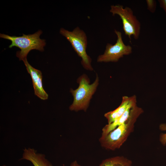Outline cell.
Here are the masks:
<instances>
[{
	"mask_svg": "<svg viewBox=\"0 0 166 166\" xmlns=\"http://www.w3.org/2000/svg\"><path fill=\"white\" fill-rule=\"evenodd\" d=\"M143 112L142 108L134 106L130 116L124 123L104 136H101L99 141L101 146L109 150L119 149L133 132L137 119Z\"/></svg>",
	"mask_w": 166,
	"mask_h": 166,
	"instance_id": "1",
	"label": "cell"
},
{
	"mask_svg": "<svg viewBox=\"0 0 166 166\" xmlns=\"http://www.w3.org/2000/svg\"><path fill=\"white\" fill-rule=\"evenodd\" d=\"M79 86L75 89H71L70 92L73 97L72 104L69 107L71 111L86 112L93 96L95 92L99 83L98 75L94 82L90 84L89 79L85 74L80 76L77 80Z\"/></svg>",
	"mask_w": 166,
	"mask_h": 166,
	"instance_id": "2",
	"label": "cell"
},
{
	"mask_svg": "<svg viewBox=\"0 0 166 166\" xmlns=\"http://www.w3.org/2000/svg\"><path fill=\"white\" fill-rule=\"evenodd\" d=\"M42 31L39 30L32 34L25 35L23 34L22 36H10L4 34H0L1 38L9 40L11 42L9 48L16 46L21 50L17 52L16 56L20 60L23 61L26 58L27 54L33 49H37L42 52L46 43L44 39H41L40 36Z\"/></svg>",
	"mask_w": 166,
	"mask_h": 166,
	"instance_id": "3",
	"label": "cell"
},
{
	"mask_svg": "<svg viewBox=\"0 0 166 166\" xmlns=\"http://www.w3.org/2000/svg\"><path fill=\"white\" fill-rule=\"evenodd\" d=\"M60 33L69 42L74 50L81 58V64L83 68L88 70L93 71L91 58L86 52L88 42L85 32L77 26L72 31L61 28Z\"/></svg>",
	"mask_w": 166,
	"mask_h": 166,
	"instance_id": "4",
	"label": "cell"
},
{
	"mask_svg": "<svg viewBox=\"0 0 166 166\" xmlns=\"http://www.w3.org/2000/svg\"><path fill=\"white\" fill-rule=\"evenodd\" d=\"M110 12L113 16L117 14L120 17L124 34L128 36L131 43L132 36L135 39L139 38L141 29L140 23L134 15L131 8L127 6L124 7L120 5H113L110 6Z\"/></svg>",
	"mask_w": 166,
	"mask_h": 166,
	"instance_id": "5",
	"label": "cell"
},
{
	"mask_svg": "<svg viewBox=\"0 0 166 166\" xmlns=\"http://www.w3.org/2000/svg\"><path fill=\"white\" fill-rule=\"evenodd\" d=\"M117 39L114 45L107 43L103 54L99 55L97 61L102 62H117L124 55H128L132 52V48L129 45H126L122 39L121 33L115 30Z\"/></svg>",
	"mask_w": 166,
	"mask_h": 166,
	"instance_id": "6",
	"label": "cell"
},
{
	"mask_svg": "<svg viewBox=\"0 0 166 166\" xmlns=\"http://www.w3.org/2000/svg\"><path fill=\"white\" fill-rule=\"evenodd\" d=\"M23 61L28 72L30 74L32 78L35 95L42 100H47L48 98V95L43 89L41 72L30 65L27 58Z\"/></svg>",
	"mask_w": 166,
	"mask_h": 166,
	"instance_id": "7",
	"label": "cell"
},
{
	"mask_svg": "<svg viewBox=\"0 0 166 166\" xmlns=\"http://www.w3.org/2000/svg\"><path fill=\"white\" fill-rule=\"evenodd\" d=\"M136 104V97L123 96L120 105L115 110L108 112L104 114L107 120L108 124L112 123L120 117L129 108Z\"/></svg>",
	"mask_w": 166,
	"mask_h": 166,
	"instance_id": "8",
	"label": "cell"
},
{
	"mask_svg": "<svg viewBox=\"0 0 166 166\" xmlns=\"http://www.w3.org/2000/svg\"><path fill=\"white\" fill-rule=\"evenodd\" d=\"M21 160L29 161L34 166H53L44 154L37 153L33 148H25Z\"/></svg>",
	"mask_w": 166,
	"mask_h": 166,
	"instance_id": "9",
	"label": "cell"
},
{
	"mask_svg": "<svg viewBox=\"0 0 166 166\" xmlns=\"http://www.w3.org/2000/svg\"><path fill=\"white\" fill-rule=\"evenodd\" d=\"M99 166H132V163L126 157L117 156L104 160Z\"/></svg>",
	"mask_w": 166,
	"mask_h": 166,
	"instance_id": "10",
	"label": "cell"
},
{
	"mask_svg": "<svg viewBox=\"0 0 166 166\" xmlns=\"http://www.w3.org/2000/svg\"><path fill=\"white\" fill-rule=\"evenodd\" d=\"M160 131H166V123H161L159 126ZM159 141L162 145H166V133H161L159 136Z\"/></svg>",
	"mask_w": 166,
	"mask_h": 166,
	"instance_id": "11",
	"label": "cell"
},
{
	"mask_svg": "<svg viewBox=\"0 0 166 166\" xmlns=\"http://www.w3.org/2000/svg\"><path fill=\"white\" fill-rule=\"evenodd\" d=\"M147 9L152 13H154L156 9V2L154 0H146Z\"/></svg>",
	"mask_w": 166,
	"mask_h": 166,
	"instance_id": "12",
	"label": "cell"
},
{
	"mask_svg": "<svg viewBox=\"0 0 166 166\" xmlns=\"http://www.w3.org/2000/svg\"><path fill=\"white\" fill-rule=\"evenodd\" d=\"M158 1L160 6L164 10L166 14V0H160Z\"/></svg>",
	"mask_w": 166,
	"mask_h": 166,
	"instance_id": "13",
	"label": "cell"
},
{
	"mask_svg": "<svg viewBox=\"0 0 166 166\" xmlns=\"http://www.w3.org/2000/svg\"><path fill=\"white\" fill-rule=\"evenodd\" d=\"M70 166H82L80 164H79L77 162L76 160H75L73 162H72Z\"/></svg>",
	"mask_w": 166,
	"mask_h": 166,
	"instance_id": "14",
	"label": "cell"
},
{
	"mask_svg": "<svg viewBox=\"0 0 166 166\" xmlns=\"http://www.w3.org/2000/svg\"><path fill=\"white\" fill-rule=\"evenodd\" d=\"M2 166H6L5 165H3Z\"/></svg>",
	"mask_w": 166,
	"mask_h": 166,
	"instance_id": "15",
	"label": "cell"
}]
</instances>
